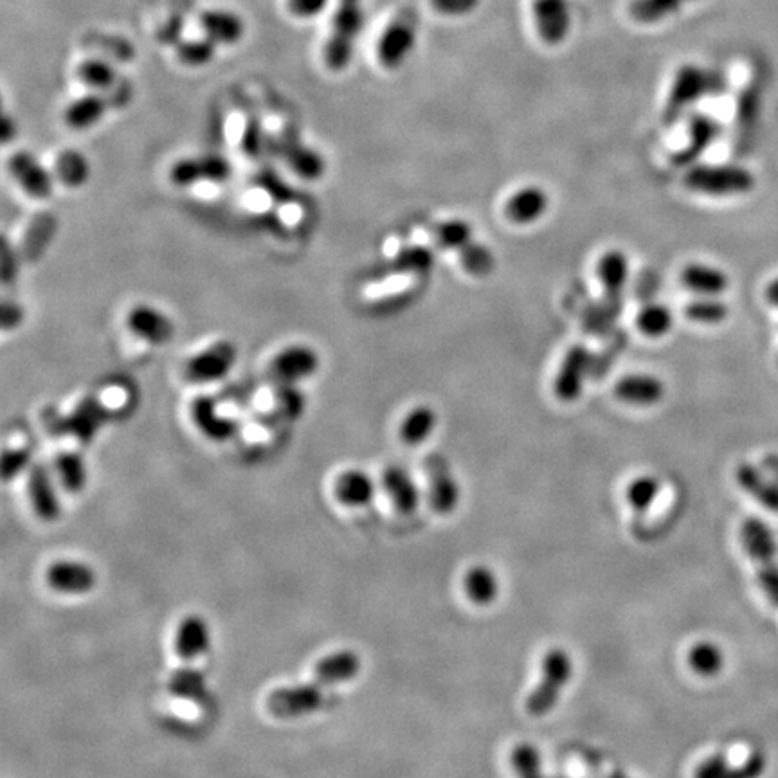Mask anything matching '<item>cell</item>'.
I'll return each instance as SVG.
<instances>
[{
	"mask_svg": "<svg viewBox=\"0 0 778 778\" xmlns=\"http://www.w3.org/2000/svg\"><path fill=\"white\" fill-rule=\"evenodd\" d=\"M431 8L444 17H463L478 8L480 0H429Z\"/></svg>",
	"mask_w": 778,
	"mask_h": 778,
	"instance_id": "cell-54",
	"label": "cell"
},
{
	"mask_svg": "<svg viewBox=\"0 0 778 778\" xmlns=\"http://www.w3.org/2000/svg\"><path fill=\"white\" fill-rule=\"evenodd\" d=\"M436 245L447 251H463L472 244V226L467 220H445L435 229Z\"/></svg>",
	"mask_w": 778,
	"mask_h": 778,
	"instance_id": "cell-48",
	"label": "cell"
},
{
	"mask_svg": "<svg viewBox=\"0 0 778 778\" xmlns=\"http://www.w3.org/2000/svg\"><path fill=\"white\" fill-rule=\"evenodd\" d=\"M766 769L768 757L759 750L751 751L741 760L717 753L697 766L694 778H760Z\"/></svg>",
	"mask_w": 778,
	"mask_h": 778,
	"instance_id": "cell-17",
	"label": "cell"
},
{
	"mask_svg": "<svg viewBox=\"0 0 778 778\" xmlns=\"http://www.w3.org/2000/svg\"><path fill=\"white\" fill-rule=\"evenodd\" d=\"M550 195L541 186H525L508 197L505 217L516 226H532L546 215Z\"/></svg>",
	"mask_w": 778,
	"mask_h": 778,
	"instance_id": "cell-23",
	"label": "cell"
},
{
	"mask_svg": "<svg viewBox=\"0 0 778 778\" xmlns=\"http://www.w3.org/2000/svg\"><path fill=\"white\" fill-rule=\"evenodd\" d=\"M438 427V413L431 406H415L409 409L399 424V438L402 444L417 447L427 442Z\"/></svg>",
	"mask_w": 778,
	"mask_h": 778,
	"instance_id": "cell-35",
	"label": "cell"
},
{
	"mask_svg": "<svg viewBox=\"0 0 778 778\" xmlns=\"http://www.w3.org/2000/svg\"><path fill=\"white\" fill-rule=\"evenodd\" d=\"M463 591L474 606L489 607L496 602L501 593L498 573L487 564H474L465 571Z\"/></svg>",
	"mask_w": 778,
	"mask_h": 778,
	"instance_id": "cell-31",
	"label": "cell"
},
{
	"mask_svg": "<svg viewBox=\"0 0 778 778\" xmlns=\"http://www.w3.org/2000/svg\"><path fill=\"white\" fill-rule=\"evenodd\" d=\"M460 253H462L463 269L472 276L483 278L494 269V254L487 245L472 242Z\"/></svg>",
	"mask_w": 778,
	"mask_h": 778,
	"instance_id": "cell-50",
	"label": "cell"
},
{
	"mask_svg": "<svg viewBox=\"0 0 778 778\" xmlns=\"http://www.w3.org/2000/svg\"><path fill=\"white\" fill-rule=\"evenodd\" d=\"M238 348L229 339H215L182 364V377L193 386H211L235 370Z\"/></svg>",
	"mask_w": 778,
	"mask_h": 778,
	"instance_id": "cell-9",
	"label": "cell"
},
{
	"mask_svg": "<svg viewBox=\"0 0 778 778\" xmlns=\"http://www.w3.org/2000/svg\"><path fill=\"white\" fill-rule=\"evenodd\" d=\"M78 78L87 89L96 92L114 91L118 87V71L112 65L101 60H85L78 67Z\"/></svg>",
	"mask_w": 778,
	"mask_h": 778,
	"instance_id": "cell-46",
	"label": "cell"
},
{
	"mask_svg": "<svg viewBox=\"0 0 778 778\" xmlns=\"http://www.w3.org/2000/svg\"><path fill=\"white\" fill-rule=\"evenodd\" d=\"M573 672L575 663L570 652L564 647H552L550 651L544 652L539 681L526 696V714L535 719L552 714L555 706L559 705L564 690L570 685Z\"/></svg>",
	"mask_w": 778,
	"mask_h": 778,
	"instance_id": "cell-3",
	"label": "cell"
},
{
	"mask_svg": "<svg viewBox=\"0 0 778 778\" xmlns=\"http://www.w3.org/2000/svg\"><path fill=\"white\" fill-rule=\"evenodd\" d=\"M589 370V352L582 344L571 346L570 350L564 355L559 371L553 380V393L555 397L571 404L580 399L584 391V382Z\"/></svg>",
	"mask_w": 778,
	"mask_h": 778,
	"instance_id": "cell-18",
	"label": "cell"
},
{
	"mask_svg": "<svg viewBox=\"0 0 778 778\" xmlns=\"http://www.w3.org/2000/svg\"><path fill=\"white\" fill-rule=\"evenodd\" d=\"M636 326L640 334L649 337V339H661L669 335L672 326H674V314L667 305L660 303H651L638 312L636 317Z\"/></svg>",
	"mask_w": 778,
	"mask_h": 778,
	"instance_id": "cell-44",
	"label": "cell"
},
{
	"mask_svg": "<svg viewBox=\"0 0 778 778\" xmlns=\"http://www.w3.org/2000/svg\"><path fill=\"white\" fill-rule=\"evenodd\" d=\"M94 393L112 422L132 415L139 399L136 386L123 377H114L101 382L100 386L94 389Z\"/></svg>",
	"mask_w": 778,
	"mask_h": 778,
	"instance_id": "cell-26",
	"label": "cell"
},
{
	"mask_svg": "<svg viewBox=\"0 0 778 778\" xmlns=\"http://www.w3.org/2000/svg\"><path fill=\"white\" fill-rule=\"evenodd\" d=\"M332 6V0H287V10L296 19H316Z\"/></svg>",
	"mask_w": 778,
	"mask_h": 778,
	"instance_id": "cell-53",
	"label": "cell"
},
{
	"mask_svg": "<svg viewBox=\"0 0 778 778\" xmlns=\"http://www.w3.org/2000/svg\"><path fill=\"white\" fill-rule=\"evenodd\" d=\"M759 100V91L755 89V85H748V89L742 92L739 101V121L742 125H751L757 119Z\"/></svg>",
	"mask_w": 778,
	"mask_h": 778,
	"instance_id": "cell-55",
	"label": "cell"
},
{
	"mask_svg": "<svg viewBox=\"0 0 778 778\" xmlns=\"http://www.w3.org/2000/svg\"><path fill=\"white\" fill-rule=\"evenodd\" d=\"M735 480L748 496L760 507L778 514V481L769 480L759 467L751 463H739L735 469Z\"/></svg>",
	"mask_w": 778,
	"mask_h": 778,
	"instance_id": "cell-29",
	"label": "cell"
},
{
	"mask_svg": "<svg viewBox=\"0 0 778 778\" xmlns=\"http://www.w3.org/2000/svg\"><path fill=\"white\" fill-rule=\"evenodd\" d=\"M51 588L65 595H85L96 586V573L83 562L60 561L47 570Z\"/></svg>",
	"mask_w": 778,
	"mask_h": 778,
	"instance_id": "cell-25",
	"label": "cell"
},
{
	"mask_svg": "<svg viewBox=\"0 0 778 778\" xmlns=\"http://www.w3.org/2000/svg\"><path fill=\"white\" fill-rule=\"evenodd\" d=\"M209 627L202 616L190 615L182 620L175 636V652L182 660H195L208 651Z\"/></svg>",
	"mask_w": 778,
	"mask_h": 778,
	"instance_id": "cell-33",
	"label": "cell"
},
{
	"mask_svg": "<svg viewBox=\"0 0 778 778\" xmlns=\"http://www.w3.org/2000/svg\"><path fill=\"white\" fill-rule=\"evenodd\" d=\"M200 31L215 46H229L244 35L242 20L235 13L224 10H209L200 13Z\"/></svg>",
	"mask_w": 778,
	"mask_h": 778,
	"instance_id": "cell-36",
	"label": "cell"
},
{
	"mask_svg": "<svg viewBox=\"0 0 778 778\" xmlns=\"http://www.w3.org/2000/svg\"><path fill=\"white\" fill-rule=\"evenodd\" d=\"M364 26L362 0H335L328 26L323 60L328 71L341 73L352 62L355 42Z\"/></svg>",
	"mask_w": 778,
	"mask_h": 778,
	"instance_id": "cell-4",
	"label": "cell"
},
{
	"mask_svg": "<svg viewBox=\"0 0 778 778\" xmlns=\"http://www.w3.org/2000/svg\"><path fill=\"white\" fill-rule=\"evenodd\" d=\"M55 231L56 220L53 215L42 213L37 215V218H33L24 229L22 242H20V249L24 251L22 258H37L44 253L47 244L55 236Z\"/></svg>",
	"mask_w": 778,
	"mask_h": 778,
	"instance_id": "cell-41",
	"label": "cell"
},
{
	"mask_svg": "<svg viewBox=\"0 0 778 778\" xmlns=\"http://www.w3.org/2000/svg\"><path fill=\"white\" fill-rule=\"evenodd\" d=\"M267 134V146L269 152L280 157L287 164L290 172L298 175L299 179L307 182H316L325 175L326 163L323 155L314 148L305 145L301 141L298 130L287 121H283L276 127L265 125Z\"/></svg>",
	"mask_w": 778,
	"mask_h": 778,
	"instance_id": "cell-5",
	"label": "cell"
},
{
	"mask_svg": "<svg viewBox=\"0 0 778 778\" xmlns=\"http://www.w3.org/2000/svg\"><path fill=\"white\" fill-rule=\"evenodd\" d=\"M127 100V89L125 91H121V89L107 92L91 91L67 105L64 112L65 123L73 130H87V128L98 125L110 109H116L121 105V101Z\"/></svg>",
	"mask_w": 778,
	"mask_h": 778,
	"instance_id": "cell-16",
	"label": "cell"
},
{
	"mask_svg": "<svg viewBox=\"0 0 778 778\" xmlns=\"http://www.w3.org/2000/svg\"><path fill=\"white\" fill-rule=\"evenodd\" d=\"M33 465V447L29 442L8 444L2 456V478L11 481L22 472L29 471Z\"/></svg>",
	"mask_w": 778,
	"mask_h": 778,
	"instance_id": "cell-49",
	"label": "cell"
},
{
	"mask_svg": "<svg viewBox=\"0 0 778 778\" xmlns=\"http://www.w3.org/2000/svg\"><path fill=\"white\" fill-rule=\"evenodd\" d=\"M510 768L516 778H564L544 771L543 755L532 742H517L510 751Z\"/></svg>",
	"mask_w": 778,
	"mask_h": 778,
	"instance_id": "cell-42",
	"label": "cell"
},
{
	"mask_svg": "<svg viewBox=\"0 0 778 778\" xmlns=\"http://www.w3.org/2000/svg\"><path fill=\"white\" fill-rule=\"evenodd\" d=\"M616 399L634 408H652L665 399V382L651 373H631L613 388Z\"/></svg>",
	"mask_w": 778,
	"mask_h": 778,
	"instance_id": "cell-21",
	"label": "cell"
},
{
	"mask_svg": "<svg viewBox=\"0 0 778 778\" xmlns=\"http://www.w3.org/2000/svg\"><path fill=\"white\" fill-rule=\"evenodd\" d=\"M215 44L204 37L202 40H188V44L179 49V58L186 65H204L208 64L215 51Z\"/></svg>",
	"mask_w": 778,
	"mask_h": 778,
	"instance_id": "cell-52",
	"label": "cell"
},
{
	"mask_svg": "<svg viewBox=\"0 0 778 778\" xmlns=\"http://www.w3.org/2000/svg\"><path fill=\"white\" fill-rule=\"evenodd\" d=\"M417 28V15L413 11H400L389 22L377 46V58L384 69H397L408 60L417 44Z\"/></svg>",
	"mask_w": 778,
	"mask_h": 778,
	"instance_id": "cell-12",
	"label": "cell"
},
{
	"mask_svg": "<svg viewBox=\"0 0 778 778\" xmlns=\"http://www.w3.org/2000/svg\"><path fill=\"white\" fill-rule=\"evenodd\" d=\"M724 89V80L721 74L714 71H705L697 65H685L679 69L672 89L669 92V101L663 112L665 123H674L681 116L683 110L688 109L692 103H696L705 94H714Z\"/></svg>",
	"mask_w": 778,
	"mask_h": 778,
	"instance_id": "cell-10",
	"label": "cell"
},
{
	"mask_svg": "<svg viewBox=\"0 0 778 778\" xmlns=\"http://www.w3.org/2000/svg\"><path fill=\"white\" fill-rule=\"evenodd\" d=\"M8 172L29 199L47 200L55 191L56 179L51 168L40 163L35 155L26 150L11 154L8 159Z\"/></svg>",
	"mask_w": 778,
	"mask_h": 778,
	"instance_id": "cell-15",
	"label": "cell"
},
{
	"mask_svg": "<svg viewBox=\"0 0 778 778\" xmlns=\"http://www.w3.org/2000/svg\"><path fill=\"white\" fill-rule=\"evenodd\" d=\"M604 778H629L627 777V773H625L624 769L615 768L611 769L609 773H607L606 777Z\"/></svg>",
	"mask_w": 778,
	"mask_h": 778,
	"instance_id": "cell-58",
	"label": "cell"
},
{
	"mask_svg": "<svg viewBox=\"0 0 778 778\" xmlns=\"http://www.w3.org/2000/svg\"><path fill=\"white\" fill-rule=\"evenodd\" d=\"M739 539L755 566L760 591L778 609V544L773 528L759 517H748L741 525Z\"/></svg>",
	"mask_w": 778,
	"mask_h": 778,
	"instance_id": "cell-2",
	"label": "cell"
},
{
	"mask_svg": "<svg viewBox=\"0 0 778 778\" xmlns=\"http://www.w3.org/2000/svg\"><path fill=\"white\" fill-rule=\"evenodd\" d=\"M598 280L609 298H620L629 281V258L624 251L611 249L600 256L597 265Z\"/></svg>",
	"mask_w": 778,
	"mask_h": 778,
	"instance_id": "cell-37",
	"label": "cell"
},
{
	"mask_svg": "<svg viewBox=\"0 0 778 778\" xmlns=\"http://www.w3.org/2000/svg\"><path fill=\"white\" fill-rule=\"evenodd\" d=\"M321 357L310 344L292 343L274 353L267 364V380L299 386L316 375Z\"/></svg>",
	"mask_w": 778,
	"mask_h": 778,
	"instance_id": "cell-11",
	"label": "cell"
},
{
	"mask_svg": "<svg viewBox=\"0 0 778 778\" xmlns=\"http://www.w3.org/2000/svg\"><path fill=\"white\" fill-rule=\"evenodd\" d=\"M233 177V164L217 154L182 157L170 166L168 179L177 190L217 193Z\"/></svg>",
	"mask_w": 778,
	"mask_h": 778,
	"instance_id": "cell-6",
	"label": "cell"
},
{
	"mask_svg": "<svg viewBox=\"0 0 778 778\" xmlns=\"http://www.w3.org/2000/svg\"><path fill=\"white\" fill-rule=\"evenodd\" d=\"M123 325L128 335H132L139 343L152 348L164 346L175 337V323L172 317L150 303H137L134 307L128 308Z\"/></svg>",
	"mask_w": 778,
	"mask_h": 778,
	"instance_id": "cell-13",
	"label": "cell"
},
{
	"mask_svg": "<svg viewBox=\"0 0 778 778\" xmlns=\"http://www.w3.org/2000/svg\"><path fill=\"white\" fill-rule=\"evenodd\" d=\"M717 134H719V125L714 119L697 114L690 121V137L687 146L672 157V163L676 166H690L696 163L697 159L714 143Z\"/></svg>",
	"mask_w": 778,
	"mask_h": 778,
	"instance_id": "cell-32",
	"label": "cell"
},
{
	"mask_svg": "<svg viewBox=\"0 0 778 778\" xmlns=\"http://www.w3.org/2000/svg\"><path fill=\"white\" fill-rule=\"evenodd\" d=\"M170 690H172V694H175V696L200 699L206 692L204 676H200L199 672H195V670H179L172 676Z\"/></svg>",
	"mask_w": 778,
	"mask_h": 778,
	"instance_id": "cell-51",
	"label": "cell"
},
{
	"mask_svg": "<svg viewBox=\"0 0 778 778\" xmlns=\"http://www.w3.org/2000/svg\"><path fill=\"white\" fill-rule=\"evenodd\" d=\"M49 168L55 175L56 182H60L62 186L71 188V190L82 188L91 179L89 159L82 152L71 150V148L58 152Z\"/></svg>",
	"mask_w": 778,
	"mask_h": 778,
	"instance_id": "cell-34",
	"label": "cell"
},
{
	"mask_svg": "<svg viewBox=\"0 0 778 778\" xmlns=\"http://www.w3.org/2000/svg\"><path fill=\"white\" fill-rule=\"evenodd\" d=\"M76 447L78 445L69 447V449H62L55 456L56 474L62 481L65 490L71 492V494H80L83 487H85V481H87L85 462H83L82 453Z\"/></svg>",
	"mask_w": 778,
	"mask_h": 778,
	"instance_id": "cell-40",
	"label": "cell"
},
{
	"mask_svg": "<svg viewBox=\"0 0 778 778\" xmlns=\"http://www.w3.org/2000/svg\"><path fill=\"white\" fill-rule=\"evenodd\" d=\"M380 487L397 512L409 516L420 507V489L406 469L399 465L386 467L380 478Z\"/></svg>",
	"mask_w": 778,
	"mask_h": 778,
	"instance_id": "cell-24",
	"label": "cell"
},
{
	"mask_svg": "<svg viewBox=\"0 0 778 778\" xmlns=\"http://www.w3.org/2000/svg\"><path fill=\"white\" fill-rule=\"evenodd\" d=\"M427 498H429V507L433 508L438 516H451L458 507L462 499V490L458 481L449 469V465L444 460H431L427 462Z\"/></svg>",
	"mask_w": 778,
	"mask_h": 778,
	"instance_id": "cell-19",
	"label": "cell"
},
{
	"mask_svg": "<svg viewBox=\"0 0 778 778\" xmlns=\"http://www.w3.org/2000/svg\"><path fill=\"white\" fill-rule=\"evenodd\" d=\"M685 316L688 321L697 325H721L730 316V308L723 299L697 296V299L690 301L685 307Z\"/></svg>",
	"mask_w": 778,
	"mask_h": 778,
	"instance_id": "cell-45",
	"label": "cell"
},
{
	"mask_svg": "<svg viewBox=\"0 0 778 778\" xmlns=\"http://www.w3.org/2000/svg\"><path fill=\"white\" fill-rule=\"evenodd\" d=\"M307 400L299 386L267 380L249 391V413L289 426L303 417Z\"/></svg>",
	"mask_w": 778,
	"mask_h": 778,
	"instance_id": "cell-7",
	"label": "cell"
},
{
	"mask_svg": "<svg viewBox=\"0 0 778 778\" xmlns=\"http://www.w3.org/2000/svg\"><path fill=\"white\" fill-rule=\"evenodd\" d=\"M690 0H634L629 13L636 22L654 24L681 10Z\"/></svg>",
	"mask_w": 778,
	"mask_h": 778,
	"instance_id": "cell-47",
	"label": "cell"
},
{
	"mask_svg": "<svg viewBox=\"0 0 778 778\" xmlns=\"http://www.w3.org/2000/svg\"><path fill=\"white\" fill-rule=\"evenodd\" d=\"M688 669L701 678L719 676L726 665L723 647L712 640H699L687 652Z\"/></svg>",
	"mask_w": 778,
	"mask_h": 778,
	"instance_id": "cell-39",
	"label": "cell"
},
{
	"mask_svg": "<svg viewBox=\"0 0 778 778\" xmlns=\"http://www.w3.org/2000/svg\"><path fill=\"white\" fill-rule=\"evenodd\" d=\"M661 483L652 474H642L629 481L625 487V501L633 512L634 523H642L643 517L651 512L654 503L660 498Z\"/></svg>",
	"mask_w": 778,
	"mask_h": 778,
	"instance_id": "cell-38",
	"label": "cell"
},
{
	"mask_svg": "<svg viewBox=\"0 0 778 778\" xmlns=\"http://www.w3.org/2000/svg\"><path fill=\"white\" fill-rule=\"evenodd\" d=\"M325 687L317 681L272 690L265 706L276 719H296L317 712L325 701Z\"/></svg>",
	"mask_w": 778,
	"mask_h": 778,
	"instance_id": "cell-14",
	"label": "cell"
},
{
	"mask_svg": "<svg viewBox=\"0 0 778 778\" xmlns=\"http://www.w3.org/2000/svg\"><path fill=\"white\" fill-rule=\"evenodd\" d=\"M24 321V310L17 301H4L2 303V330L10 332L11 328H17Z\"/></svg>",
	"mask_w": 778,
	"mask_h": 778,
	"instance_id": "cell-56",
	"label": "cell"
},
{
	"mask_svg": "<svg viewBox=\"0 0 778 778\" xmlns=\"http://www.w3.org/2000/svg\"><path fill=\"white\" fill-rule=\"evenodd\" d=\"M766 299H768L769 305L778 307V278L771 281L768 287H766Z\"/></svg>",
	"mask_w": 778,
	"mask_h": 778,
	"instance_id": "cell-57",
	"label": "cell"
},
{
	"mask_svg": "<svg viewBox=\"0 0 778 778\" xmlns=\"http://www.w3.org/2000/svg\"><path fill=\"white\" fill-rule=\"evenodd\" d=\"M334 494L343 507H368L377 494V485L368 472L348 469L335 480Z\"/></svg>",
	"mask_w": 778,
	"mask_h": 778,
	"instance_id": "cell-27",
	"label": "cell"
},
{
	"mask_svg": "<svg viewBox=\"0 0 778 778\" xmlns=\"http://www.w3.org/2000/svg\"><path fill=\"white\" fill-rule=\"evenodd\" d=\"M435 265V256L422 245H406L402 247L399 253L395 254L389 262V271L399 272V274H411V276H424L431 272Z\"/></svg>",
	"mask_w": 778,
	"mask_h": 778,
	"instance_id": "cell-43",
	"label": "cell"
},
{
	"mask_svg": "<svg viewBox=\"0 0 778 778\" xmlns=\"http://www.w3.org/2000/svg\"><path fill=\"white\" fill-rule=\"evenodd\" d=\"M28 498L42 521L53 523L60 517V499L56 496L51 472L42 463H33L28 471Z\"/></svg>",
	"mask_w": 778,
	"mask_h": 778,
	"instance_id": "cell-22",
	"label": "cell"
},
{
	"mask_svg": "<svg viewBox=\"0 0 778 778\" xmlns=\"http://www.w3.org/2000/svg\"><path fill=\"white\" fill-rule=\"evenodd\" d=\"M685 186L708 197H735L746 195L755 188V175L742 166L701 164L688 170Z\"/></svg>",
	"mask_w": 778,
	"mask_h": 778,
	"instance_id": "cell-8",
	"label": "cell"
},
{
	"mask_svg": "<svg viewBox=\"0 0 778 778\" xmlns=\"http://www.w3.org/2000/svg\"><path fill=\"white\" fill-rule=\"evenodd\" d=\"M535 29L548 46L561 44L571 28L568 0H534L532 2Z\"/></svg>",
	"mask_w": 778,
	"mask_h": 778,
	"instance_id": "cell-20",
	"label": "cell"
},
{
	"mask_svg": "<svg viewBox=\"0 0 778 778\" xmlns=\"http://www.w3.org/2000/svg\"><path fill=\"white\" fill-rule=\"evenodd\" d=\"M249 415V393L245 397L199 395L191 400L190 418L200 435L209 442L224 444L238 438L244 418Z\"/></svg>",
	"mask_w": 778,
	"mask_h": 778,
	"instance_id": "cell-1",
	"label": "cell"
},
{
	"mask_svg": "<svg viewBox=\"0 0 778 778\" xmlns=\"http://www.w3.org/2000/svg\"><path fill=\"white\" fill-rule=\"evenodd\" d=\"M361 658L353 651H339L328 654L314 667V681L323 687H334L352 681L361 672Z\"/></svg>",
	"mask_w": 778,
	"mask_h": 778,
	"instance_id": "cell-30",
	"label": "cell"
},
{
	"mask_svg": "<svg viewBox=\"0 0 778 778\" xmlns=\"http://www.w3.org/2000/svg\"><path fill=\"white\" fill-rule=\"evenodd\" d=\"M679 280L685 289L705 298H719L730 287L728 274L706 263H688Z\"/></svg>",
	"mask_w": 778,
	"mask_h": 778,
	"instance_id": "cell-28",
	"label": "cell"
}]
</instances>
